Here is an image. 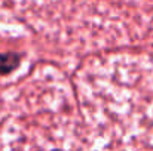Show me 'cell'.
<instances>
[{
	"label": "cell",
	"instance_id": "obj_1",
	"mask_svg": "<svg viewBox=\"0 0 153 151\" xmlns=\"http://www.w3.org/2000/svg\"><path fill=\"white\" fill-rule=\"evenodd\" d=\"M21 62V55L9 52V53H0V76L9 74L13 70L18 68Z\"/></svg>",
	"mask_w": 153,
	"mask_h": 151
},
{
	"label": "cell",
	"instance_id": "obj_2",
	"mask_svg": "<svg viewBox=\"0 0 153 151\" xmlns=\"http://www.w3.org/2000/svg\"><path fill=\"white\" fill-rule=\"evenodd\" d=\"M53 151H56V150H53Z\"/></svg>",
	"mask_w": 153,
	"mask_h": 151
}]
</instances>
